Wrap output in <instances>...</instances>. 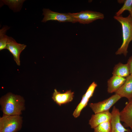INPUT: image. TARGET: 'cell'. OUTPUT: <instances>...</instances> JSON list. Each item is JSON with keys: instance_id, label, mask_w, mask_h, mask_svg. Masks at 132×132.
I'll use <instances>...</instances> for the list:
<instances>
[{"instance_id": "obj_1", "label": "cell", "mask_w": 132, "mask_h": 132, "mask_svg": "<svg viewBox=\"0 0 132 132\" xmlns=\"http://www.w3.org/2000/svg\"><path fill=\"white\" fill-rule=\"evenodd\" d=\"M0 104L3 114L20 115L24 109L25 100L20 95L9 92L0 98Z\"/></svg>"}, {"instance_id": "obj_2", "label": "cell", "mask_w": 132, "mask_h": 132, "mask_svg": "<svg viewBox=\"0 0 132 132\" xmlns=\"http://www.w3.org/2000/svg\"><path fill=\"white\" fill-rule=\"evenodd\" d=\"M114 18L120 23L122 29V42L115 53L116 55L123 54L126 56L128 53L129 45L132 41V18L129 14L124 17L114 16Z\"/></svg>"}, {"instance_id": "obj_3", "label": "cell", "mask_w": 132, "mask_h": 132, "mask_svg": "<svg viewBox=\"0 0 132 132\" xmlns=\"http://www.w3.org/2000/svg\"><path fill=\"white\" fill-rule=\"evenodd\" d=\"M22 121L20 115L3 114L0 118V132H16L21 128Z\"/></svg>"}, {"instance_id": "obj_4", "label": "cell", "mask_w": 132, "mask_h": 132, "mask_svg": "<svg viewBox=\"0 0 132 132\" xmlns=\"http://www.w3.org/2000/svg\"><path fill=\"white\" fill-rule=\"evenodd\" d=\"M70 13L77 22L83 24L89 23L97 20H102L104 18L102 13L90 11H82L79 12Z\"/></svg>"}, {"instance_id": "obj_5", "label": "cell", "mask_w": 132, "mask_h": 132, "mask_svg": "<svg viewBox=\"0 0 132 132\" xmlns=\"http://www.w3.org/2000/svg\"><path fill=\"white\" fill-rule=\"evenodd\" d=\"M43 15L44 17L42 22H45L49 21H57L60 22H76L74 18L68 13H60L53 11L49 9H44Z\"/></svg>"}, {"instance_id": "obj_6", "label": "cell", "mask_w": 132, "mask_h": 132, "mask_svg": "<svg viewBox=\"0 0 132 132\" xmlns=\"http://www.w3.org/2000/svg\"><path fill=\"white\" fill-rule=\"evenodd\" d=\"M121 98L119 95L115 94L102 101L90 103L89 106L95 114L109 111L110 108Z\"/></svg>"}, {"instance_id": "obj_7", "label": "cell", "mask_w": 132, "mask_h": 132, "mask_svg": "<svg viewBox=\"0 0 132 132\" xmlns=\"http://www.w3.org/2000/svg\"><path fill=\"white\" fill-rule=\"evenodd\" d=\"M26 46V45L24 44L17 43L13 38L8 36L6 49L12 54L14 60L18 66H20V54Z\"/></svg>"}, {"instance_id": "obj_8", "label": "cell", "mask_w": 132, "mask_h": 132, "mask_svg": "<svg viewBox=\"0 0 132 132\" xmlns=\"http://www.w3.org/2000/svg\"><path fill=\"white\" fill-rule=\"evenodd\" d=\"M112 118L111 121V132H131V130L126 129L121 122L120 111L114 106L111 112Z\"/></svg>"}, {"instance_id": "obj_9", "label": "cell", "mask_w": 132, "mask_h": 132, "mask_svg": "<svg viewBox=\"0 0 132 132\" xmlns=\"http://www.w3.org/2000/svg\"><path fill=\"white\" fill-rule=\"evenodd\" d=\"M74 92H72L71 90L61 93L58 91L56 89H55L52 99L57 104L61 106L71 101L74 97Z\"/></svg>"}, {"instance_id": "obj_10", "label": "cell", "mask_w": 132, "mask_h": 132, "mask_svg": "<svg viewBox=\"0 0 132 132\" xmlns=\"http://www.w3.org/2000/svg\"><path fill=\"white\" fill-rule=\"evenodd\" d=\"M120 113V120L124 122V127H132V98Z\"/></svg>"}, {"instance_id": "obj_11", "label": "cell", "mask_w": 132, "mask_h": 132, "mask_svg": "<svg viewBox=\"0 0 132 132\" xmlns=\"http://www.w3.org/2000/svg\"><path fill=\"white\" fill-rule=\"evenodd\" d=\"M112 114L109 111L101 112L92 115L89 121V124L92 128L94 129L103 122L111 121Z\"/></svg>"}, {"instance_id": "obj_12", "label": "cell", "mask_w": 132, "mask_h": 132, "mask_svg": "<svg viewBox=\"0 0 132 132\" xmlns=\"http://www.w3.org/2000/svg\"><path fill=\"white\" fill-rule=\"evenodd\" d=\"M121 98L125 97L130 100L132 98V76L131 75L126 78L123 85L115 92Z\"/></svg>"}, {"instance_id": "obj_13", "label": "cell", "mask_w": 132, "mask_h": 132, "mask_svg": "<svg viewBox=\"0 0 132 132\" xmlns=\"http://www.w3.org/2000/svg\"><path fill=\"white\" fill-rule=\"evenodd\" d=\"M126 80L125 78L113 75L108 80V92H115L123 85Z\"/></svg>"}, {"instance_id": "obj_14", "label": "cell", "mask_w": 132, "mask_h": 132, "mask_svg": "<svg viewBox=\"0 0 132 132\" xmlns=\"http://www.w3.org/2000/svg\"><path fill=\"white\" fill-rule=\"evenodd\" d=\"M113 75L126 77L130 75L128 64L119 63L114 67L112 73Z\"/></svg>"}, {"instance_id": "obj_15", "label": "cell", "mask_w": 132, "mask_h": 132, "mask_svg": "<svg viewBox=\"0 0 132 132\" xmlns=\"http://www.w3.org/2000/svg\"><path fill=\"white\" fill-rule=\"evenodd\" d=\"M25 0H1L4 4L8 5L9 8L14 11L17 12L21 9L23 3Z\"/></svg>"}, {"instance_id": "obj_16", "label": "cell", "mask_w": 132, "mask_h": 132, "mask_svg": "<svg viewBox=\"0 0 132 132\" xmlns=\"http://www.w3.org/2000/svg\"><path fill=\"white\" fill-rule=\"evenodd\" d=\"M8 26H4L0 30V50L6 49L8 36L6 34L7 30L9 29Z\"/></svg>"}, {"instance_id": "obj_17", "label": "cell", "mask_w": 132, "mask_h": 132, "mask_svg": "<svg viewBox=\"0 0 132 132\" xmlns=\"http://www.w3.org/2000/svg\"><path fill=\"white\" fill-rule=\"evenodd\" d=\"M89 99L84 95H83L81 101L73 112V115L75 118L79 116L82 110L87 105Z\"/></svg>"}, {"instance_id": "obj_18", "label": "cell", "mask_w": 132, "mask_h": 132, "mask_svg": "<svg viewBox=\"0 0 132 132\" xmlns=\"http://www.w3.org/2000/svg\"><path fill=\"white\" fill-rule=\"evenodd\" d=\"M94 129V132H111V121L105 122L101 123Z\"/></svg>"}, {"instance_id": "obj_19", "label": "cell", "mask_w": 132, "mask_h": 132, "mask_svg": "<svg viewBox=\"0 0 132 132\" xmlns=\"http://www.w3.org/2000/svg\"><path fill=\"white\" fill-rule=\"evenodd\" d=\"M124 4L121 8L115 14V16L121 15L125 11H130L132 9V0H124Z\"/></svg>"}, {"instance_id": "obj_20", "label": "cell", "mask_w": 132, "mask_h": 132, "mask_svg": "<svg viewBox=\"0 0 132 132\" xmlns=\"http://www.w3.org/2000/svg\"><path fill=\"white\" fill-rule=\"evenodd\" d=\"M97 86V84L95 82H93L89 86L84 95L90 99L93 96L95 89Z\"/></svg>"}, {"instance_id": "obj_21", "label": "cell", "mask_w": 132, "mask_h": 132, "mask_svg": "<svg viewBox=\"0 0 132 132\" xmlns=\"http://www.w3.org/2000/svg\"><path fill=\"white\" fill-rule=\"evenodd\" d=\"M127 63L128 65L131 74L132 73V55L128 59Z\"/></svg>"}, {"instance_id": "obj_22", "label": "cell", "mask_w": 132, "mask_h": 132, "mask_svg": "<svg viewBox=\"0 0 132 132\" xmlns=\"http://www.w3.org/2000/svg\"><path fill=\"white\" fill-rule=\"evenodd\" d=\"M129 13L130 14L132 18V9L130 11H129Z\"/></svg>"}, {"instance_id": "obj_23", "label": "cell", "mask_w": 132, "mask_h": 132, "mask_svg": "<svg viewBox=\"0 0 132 132\" xmlns=\"http://www.w3.org/2000/svg\"><path fill=\"white\" fill-rule=\"evenodd\" d=\"M130 128L131 129V130L132 131V127H131Z\"/></svg>"}, {"instance_id": "obj_24", "label": "cell", "mask_w": 132, "mask_h": 132, "mask_svg": "<svg viewBox=\"0 0 132 132\" xmlns=\"http://www.w3.org/2000/svg\"><path fill=\"white\" fill-rule=\"evenodd\" d=\"M130 75L132 76V73L130 74Z\"/></svg>"}]
</instances>
